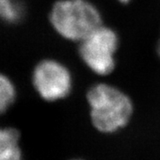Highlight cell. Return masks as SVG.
Wrapping results in <instances>:
<instances>
[{"label":"cell","mask_w":160,"mask_h":160,"mask_svg":"<svg viewBox=\"0 0 160 160\" xmlns=\"http://www.w3.org/2000/svg\"><path fill=\"white\" fill-rule=\"evenodd\" d=\"M92 123L98 131L109 133L126 126L132 113L130 98L114 86L98 84L87 92Z\"/></svg>","instance_id":"cell-1"},{"label":"cell","mask_w":160,"mask_h":160,"mask_svg":"<svg viewBox=\"0 0 160 160\" xmlns=\"http://www.w3.org/2000/svg\"><path fill=\"white\" fill-rule=\"evenodd\" d=\"M25 8L21 0H0V19L8 23H17L24 17Z\"/></svg>","instance_id":"cell-5"},{"label":"cell","mask_w":160,"mask_h":160,"mask_svg":"<svg viewBox=\"0 0 160 160\" xmlns=\"http://www.w3.org/2000/svg\"><path fill=\"white\" fill-rule=\"evenodd\" d=\"M16 89L9 78L0 73V114L5 113L15 101Z\"/></svg>","instance_id":"cell-6"},{"label":"cell","mask_w":160,"mask_h":160,"mask_svg":"<svg viewBox=\"0 0 160 160\" xmlns=\"http://www.w3.org/2000/svg\"><path fill=\"white\" fill-rule=\"evenodd\" d=\"M118 46L117 34L102 25L80 42V56L94 73L105 76L114 69Z\"/></svg>","instance_id":"cell-3"},{"label":"cell","mask_w":160,"mask_h":160,"mask_svg":"<svg viewBox=\"0 0 160 160\" xmlns=\"http://www.w3.org/2000/svg\"><path fill=\"white\" fill-rule=\"evenodd\" d=\"M158 55H159L160 57V40L159 43H158Z\"/></svg>","instance_id":"cell-9"},{"label":"cell","mask_w":160,"mask_h":160,"mask_svg":"<svg viewBox=\"0 0 160 160\" xmlns=\"http://www.w3.org/2000/svg\"><path fill=\"white\" fill-rule=\"evenodd\" d=\"M22 155L19 145H14L0 152V160H22Z\"/></svg>","instance_id":"cell-8"},{"label":"cell","mask_w":160,"mask_h":160,"mask_svg":"<svg viewBox=\"0 0 160 160\" xmlns=\"http://www.w3.org/2000/svg\"><path fill=\"white\" fill-rule=\"evenodd\" d=\"M74 160H80V159H74Z\"/></svg>","instance_id":"cell-11"},{"label":"cell","mask_w":160,"mask_h":160,"mask_svg":"<svg viewBox=\"0 0 160 160\" xmlns=\"http://www.w3.org/2000/svg\"><path fill=\"white\" fill-rule=\"evenodd\" d=\"M32 82L35 89L47 102L65 98L71 89V77L62 64L53 60L39 62L33 71Z\"/></svg>","instance_id":"cell-4"},{"label":"cell","mask_w":160,"mask_h":160,"mask_svg":"<svg viewBox=\"0 0 160 160\" xmlns=\"http://www.w3.org/2000/svg\"><path fill=\"white\" fill-rule=\"evenodd\" d=\"M118 1H120V2H122V3H127V2H129L130 0H118Z\"/></svg>","instance_id":"cell-10"},{"label":"cell","mask_w":160,"mask_h":160,"mask_svg":"<svg viewBox=\"0 0 160 160\" xmlns=\"http://www.w3.org/2000/svg\"><path fill=\"white\" fill-rule=\"evenodd\" d=\"M50 22L62 37L79 42L102 26L101 13L86 0L57 1L50 12Z\"/></svg>","instance_id":"cell-2"},{"label":"cell","mask_w":160,"mask_h":160,"mask_svg":"<svg viewBox=\"0 0 160 160\" xmlns=\"http://www.w3.org/2000/svg\"><path fill=\"white\" fill-rule=\"evenodd\" d=\"M20 134L16 129L7 127H0V152L6 150L12 146L18 145Z\"/></svg>","instance_id":"cell-7"}]
</instances>
